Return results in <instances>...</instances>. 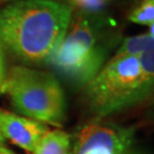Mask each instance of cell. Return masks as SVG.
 Returning <instances> with one entry per match:
<instances>
[{"instance_id": "1", "label": "cell", "mask_w": 154, "mask_h": 154, "mask_svg": "<svg viewBox=\"0 0 154 154\" xmlns=\"http://www.w3.org/2000/svg\"><path fill=\"white\" fill-rule=\"evenodd\" d=\"M73 9L51 0H17L0 8V50L22 64H46L65 38Z\"/></svg>"}, {"instance_id": "2", "label": "cell", "mask_w": 154, "mask_h": 154, "mask_svg": "<svg viewBox=\"0 0 154 154\" xmlns=\"http://www.w3.org/2000/svg\"><path fill=\"white\" fill-rule=\"evenodd\" d=\"M102 14L78 11L60 46L46 64L77 87H85L105 65L109 53L104 42L105 21Z\"/></svg>"}, {"instance_id": "3", "label": "cell", "mask_w": 154, "mask_h": 154, "mask_svg": "<svg viewBox=\"0 0 154 154\" xmlns=\"http://www.w3.org/2000/svg\"><path fill=\"white\" fill-rule=\"evenodd\" d=\"M1 93L23 116L44 125L61 127L65 118V97L61 83L50 72L15 65L5 74Z\"/></svg>"}, {"instance_id": "4", "label": "cell", "mask_w": 154, "mask_h": 154, "mask_svg": "<svg viewBox=\"0 0 154 154\" xmlns=\"http://www.w3.org/2000/svg\"><path fill=\"white\" fill-rule=\"evenodd\" d=\"M90 111L104 118L146 100L138 56H114L85 86Z\"/></svg>"}, {"instance_id": "5", "label": "cell", "mask_w": 154, "mask_h": 154, "mask_svg": "<svg viewBox=\"0 0 154 154\" xmlns=\"http://www.w3.org/2000/svg\"><path fill=\"white\" fill-rule=\"evenodd\" d=\"M132 138V128L90 123L78 134L73 154H125Z\"/></svg>"}, {"instance_id": "6", "label": "cell", "mask_w": 154, "mask_h": 154, "mask_svg": "<svg viewBox=\"0 0 154 154\" xmlns=\"http://www.w3.org/2000/svg\"><path fill=\"white\" fill-rule=\"evenodd\" d=\"M49 128L30 118L18 116L0 107V132L6 140L31 153L39 139Z\"/></svg>"}, {"instance_id": "7", "label": "cell", "mask_w": 154, "mask_h": 154, "mask_svg": "<svg viewBox=\"0 0 154 154\" xmlns=\"http://www.w3.org/2000/svg\"><path fill=\"white\" fill-rule=\"evenodd\" d=\"M70 146L71 139L67 132L61 129H49L30 154H70Z\"/></svg>"}, {"instance_id": "8", "label": "cell", "mask_w": 154, "mask_h": 154, "mask_svg": "<svg viewBox=\"0 0 154 154\" xmlns=\"http://www.w3.org/2000/svg\"><path fill=\"white\" fill-rule=\"evenodd\" d=\"M154 48V39L149 33L128 37L122 40L114 56H139L147 50Z\"/></svg>"}, {"instance_id": "9", "label": "cell", "mask_w": 154, "mask_h": 154, "mask_svg": "<svg viewBox=\"0 0 154 154\" xmlns=\"http://www.w3.org/2000/svg\"><path fill=\"white\" fill-rule=\"evenodd\" d=\"M129 21L139 25H151L154 23V0H143L129 13Z\"/></svg>"}, {"instance_id": "10", "label": "cell", "mask_w": 154, "mask_h": 154, "mask_svg": "<svg viewBox=\"0 0 154 154\" xmlns=\"http://www.w3.org/2000/svg\"><path fill=\"white\" fill-rule=\"evenodd\" d=\"M109 2L110 0H66V4L72 9L75 8L80 13L88 14H100Z\"/></svg>"}, {"instance_id": "11", "label": "cell", "mask_w": 154, "mask_h": 154, "mask_svg": "<svg viewBox=\"0 0 154 154\" xmlns=\"http://www.w3.org/2000/svg\"><path fill=\"white\" fill-rule=\"evenodd\" d=\"M4 78H5L4 61H2V58H0V93H1V87H2V82H4Z\"/></svg>"}, {"instance_id": "12", "label": "cell", "mask_w": 154, "mask_h": 154, "mask_svg": "<svg viewBox=\"0 0 154 154\" xmlns=\"http://www.w3.org/2000/svg\"><path fill=\"white\" fill-rule=\"evenodd\" d=\"M4 147H7V146H6V139L2 137V135H1V132H0V149H4Z\"/></svg>"}, {"instance_id": "13", "label": "cell", "mask_w": 154, "mask_h": 154, "mask_svg": "<svg viewBox=\"0 0 154 154\" xmlns=\"http://www.w3.org/2000/svg\"><path fill=\"white\" fill-rule=\"evenodd\" d=\"M0 154H16V153H14L13 151H11V149H7V147H4V149H0Z\"/></svg>"}, {"instance_id": "14", "label": "cell", "mask_w": 154, "mask_h": 154, "mask_svg": "<svg viewBox=\"0 0 154 154\" xmlns=\"http://www.w3.org/2000/svg\"><path fill=\"white\" fill-rule=\"evenodd\" d=\"M149 34L151 35V37H152V38L154 39V23L149 25Z\"/></svg>"}, {"instance_id": "15", "label": "cell", "mask_w": 154, "mask_h": 154, "mask_svg": "<svg viewBox=\"0 0 154 154\" xmlns=\"http://www.w3.org/2000/svg\"><path fill=\"white\" fill-rule=\"evenodd\" d=\"M6 2H11V1H17V0H4ZM51 1H57V2H63V4H66V0H51Z\"/></svg>"}, {"instance_id": "16", "label": "cell", "mask_w": 154, "mask_h": 154, "mask_svg": "<svg viewBox=\"0 0 154 154\" xmlns=\"http://www.w3.org/2000/svg\"><path fill=\"white\" fill-rule=\"evenodd\" d=\"M0 1H1V0H0Z\"/></svg>"}]
</instances>
